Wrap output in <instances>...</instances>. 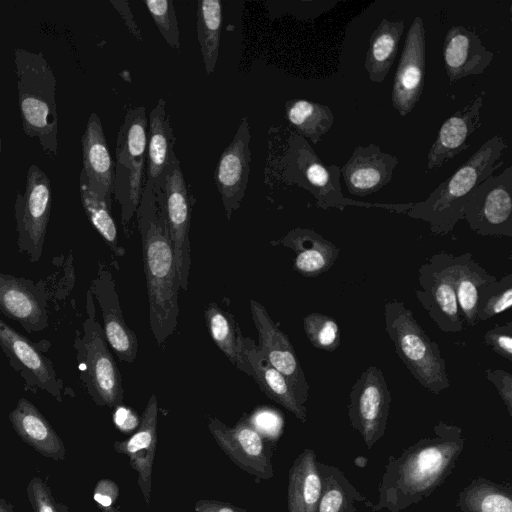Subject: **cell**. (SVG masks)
Masks as SVG:
<instances>
[{
  "mask_svg": "<svg viewBox=\"0 0 512 512\" xmlns=\"http://www.w3.org/2000/svg\"><path fill=\"white\" fill-rule=\"evenodd\" d=\"M433 436L390 455L377 488L378 500L364 505L372 512H401L428 498L453 472L464 450L461 427L440 420Z\"/></svg>",
  "mask_w": 512,
  "mask_h": 512,
  "instance_id": "6da1fadb",
  "label": "cell"
},
{
  "mask_svg": "<svg viewBox=\"0 0 512 512\" xmlns=\"http://www.w3.org/2000/svg\"><path fill=\"white\" fill-rule=\"evenodd\" d=\"M136 218L146 277L149 322L158 345L172 335L179 316L180 290L161 189L145 181Z\"/></svg>",
  "mask_w": 512,
  "mask_h": 512,
  "instance_id": "7a4b0ae2",
  "label": "cell"
},
{
  "mask_svg": "<svg viewBox=\"0 0 512 512\" xmlns=\"http://www.w3.org/2000/svg\"><path fill=\"white\" fill-rule=\"evenodd\" d=\"M507 147L500 135L488 139L425 200L413 203L407 215L428 222L433 234L451 232L463 220V208L475 188L503 165Z\"/></svg>",
  "mask_w": 512,
  "mask_h": 512,
  "instance_id": "3957f363",
  "label": "cell"
},
{
  "mask_svg": "<svg viewBox=\"0 0 512 512\" xmlns=\"http://www.w3.org/2000/svg\"><path fill=\"white\" fill-rule=\"evenodd\" d=\"M18 105L25 134L37 139L43 151L58 154L56 78L42 52L14 50Z\"/></svg>",
  "mask_w": 512,
  "mask_h": 512,
  "instance_id": "277c9868",
  "label": "cell"
},
{
  "mask_svg": "<svg viewBox=\"0 0 512 512\" xmlns=\"http://www.w3.org/2000/svg\"><path fill=\"white\" fill-rule=\"evenodd\" d=\"M384 323L395 352L423 388L438 395L451 387L439 345L427 335L402 301L385 302Z\"/></svg>",
  "mask_w": 512,
  "mask_h": 512,
  "instance_id": "5b68a950",
  "label": "cell"
},
{
  "mask_svg": "<svg viewBox=\"0 0 512 512\" xmlns=\"http://www.w3.org/2000/svg\"><path fill=\"white\" fill-rule=\"evenodd\" d=\"M283 162L284 181L310 192L316 200V205L324 210L337 208L342 211L347 206H358L404 213L413 204H373L346 198L341 190L340 168L337 165L324 164L307 140L297 133H291L288 138V148Z\"/></svg>",
  "mask_w": 512,
  "mask_h": 512,
  "instance_id": "8992f818",
  "label": "cell"
},
{
  "mask_svg": "<svg viewBox=\"0 0 512 512\" xmlns=\"http://www.w3.org/2000/svg\"><path fill=\"white\" fill-rule=\"evenodd\" d=\"M86 311L83 335L78 336L74 343L80 379L97 405L115 409L123 405L122 379L108 349L103 327L96 320L94 297L89 289L86 294Z\"/></svg>",
  "mask_w": 512,
  "mask_h": 512,
  "instance_id": "52a82bcc",
  "label": "cell"
},
{
  "mask_svg": "<svg viewBox=\"0 0 512 512\" xmlns=\"http://www.w3.org/2000/svg\"><path fill=\"white\" fill-rule=\"evenodd\" d=\"M148 120L144 106L129 109L116 138L115 199L121 207V223L128 226L136 214L143 191Z\"/></svg>",
  "mask_w": 512,
  "mask_h": 512,
  "instance_id": "ba28073f",
  "label": "cell"
},
{
  "mask_svg": "<svg viewBox=\"0 0 512 512\" xmlns=\"http://www.w3.org/2000/svg\"><path fill=\"white\" fill-rule=\"evenodd\" d=\"M458 256L442 251L418 269L421 286L415 295L437 327L445 333L464 329L456 297Z\"/></svg>",
  "mask_w": 512,
  "mask_h": 512,
  "instance_id": "9c48e42d",
  "label": "cell"
},
{
  "mask_svg": "<svg viewBox=\"0 0 512 512\" xmlns=\"http://www.w3.org/2000/svg\"><path fill=\"white\" fill-rule=\"evenodd\" d=\"M52 189L48 175L29 166L24 192H17L15 219L19 251L31 262L40 260L51 212Z\"/></svg>",
  "mask_w": 512,
  "mask_h": 512,
  "instance_id": "30bf717a",
  "label": "cell"
},
{
  "mask_svg": "<svg viewBox=\"0 0 512 512\" xmlns=\"http://www.w3.org/2000/svg\"><path fill=\"white\" fill-rule=\"evenodd\" d=\"M463 220L478 235L512 237V167L491 175L473 191Z\"/></svg>",
  "mask_w": 512,
  "mask_h": 512,
  "instance_id": "8fae6325",
  "label": "cell"
},
{
  "mask_svg": "<svg viewBox=\"0 0 512 512\" xmlns=\"http://www.w3.org/2000/svg\"><path fill=\"white\" fill-rule=\"evenodd\" d=\"M163 196L169 237L174 251L179 287L188 290L191 266L189 230L191 222L190 193L176 155L164 172L160 186Z\"/></svg>",
  "mask_w": 512,
  "mask_h": 512,
  "instance_id": "7c38bea8",
  "label": "cell"
},
{
  "mask_svg": "<svg viewBox=\"0 0 512 512\" xmlns=\"http://www.w3.org/2000/svg\"><path fill=\"white\" fill-rule=\"evenodd\" d=\"M392 397L381 369L370 365L353 384L348 403L351 427L371 449L385 434Z\"/></svg>",
  "mask_w": 512,
  "mask_h": 512,
  "instance_id": "4fadbf2b",
  "label": "cell"
},
{
  "mask_svg": "<svg viewBox=\"0 0 512 512\" xmlns=\"http://www.w3.org/2000/svg\"><path fill=\"white\" fill-rule=\"evenodd\" d=\"M208 428L218 446L234 464L257 481L273 477L272 447L246 416L233 427L211 417Z\"/></svg>",
  "mask_w": 512,
  "mask_h": 512,
  "instance_id": "5bb4252c",
  "label": "cell"
},
{
  "mask_svg": "<svg viewBox=\"0 0 512 512\" xmlns=\"http://www.w3.org/2000/svg\"><path fill=\"white\" fill-rule=\"evenodd\" d=\"M250 310L259 336L258 348L261 354L286 378L298 402L305 406L310 387L289 338L274 323L261 303L250 300Z\"/></svg>",
  "mask_w": 512,
  "mask_h": 512,
  "instance_id": "9a60e30c",
  "label": "cell"
},
{
  "mask_svg": "<svg viewBox=\"0 0 512 512\" xmlns=\"http://www.w3.org/2000/svg\"><path fill=\"white\" fill-rule=\"evenodd\" d=\"M0 347L10 365L26 381V386L44 390L62 401L64 383L50 359L42 354L40 343L31 342L0 319Z\"/></svg>",
  "mask_w": 512,
  "mask_h": 512,
  "instance_id": "2e32d148",
  "label": "cell"
},
{
  "mask_svg": "<svg viewBox=\"0 0 512 512\" xmlns=\"http://www.w3.org/2000/svg\"><path fill=\"white\" fill-rule=\"evenodd\" d=\"M426 67L424 21L416 16L409 26L392 85V106L400 116L408 115L421 97Z\"/></svg>",
  "mask_w": 512,
  "mask_h": 512,
  "instance_id": "e0dca14e",
  "label": "cell"
},
{
  "mask_svg": "<svg viewBox=\"0 0 512 512\" xmlns=\"http://www.w3.org/2000/svg\"><path fill=\"white\" fill-rule=\"evenodd\" d=\"M251 132L248 117H243L236 133L219 157L214 182L227 219H230L245 196L251 164Z\"/></svg>",
  "mask_w": 512,
  "mask_h": 512,
  "instance_id": "ac0fdd59",
  "label": "cell"
},
{
  "mask_svg": "<svg viewBox=\"0 0 512 512\" xmlns=\"http://www.w3.org/2000/svg\"><path fill=\"white\" fill-rule=\"evenodd\" d=\"M0 312L18 322L26 332L48 326V302L44 285L0 272Z\"/></svg>",
  "mask_w": 512,
  "mask_h": 512,
  "instance_id": "d6986e66",
  "label": "cell"
},
{
  "mask_svg": "<svg viewBox=\"0 0 512 512\" xmlns=\"http://www.w3.org/2000/svg\"><path fill=\"white\" fill-rule=\"evenodd\" d=\"M89 290L100 306L107 343L119 360L132 363L137 355L138 341L124 320L116 284L106 265L99 263L97 275Z\"/></svg>",
  "mask_w": 512,
  "mask_h": 512,
  "instance_id": "ffe728a7",
  "label": "cell"
},
{
  "mask_svg": "<svg viewBox=\"0 0 512 512\" xmlns=\"http://www.w3.org/2000/svg\"><path fill=\"white\" fill-rule=\"evenodd\" d=\"M82 163L79 180L111 205L115 164L106 141L102 122L92 112L81 137Z\"/></svg>",
  "mask_w": 512,
  "mask_h": 512,
  "instance_id": "44dd1931",
  "label": "cell"
},
{
  "mask_svg": "<svg viewBox=\"0 0 512 512\" xmlns=\"http://www.w3.org/2000/svg\"><path fill=\"white\" fill-rule=\"evenodd\" d=\"M398 163L395 155L383 152L376 144L359 145L340 168V174L350 194L364 197L386 186Z\"/></svg>",
  "mask_w": 512,
  "mask_h": 512,
  "instance_id": "7402d4cb",
  "label": "cell"
},
{
  "mask_svg": "<svg viewBox=\"0 0 512 512\" xmlns=\"http://www.w3.org/2000/svg\"><path fill=\"white\" fill-rule=\"evenodd\" d=\"M158 402L152 394L142 413L137 431L128 439L116 441L114 449L129 458L130 466L138 473V485L148 505L151 495L152 467L157 445Z\"/></svg>",
  "mask_w": 512,
  "mask_h": 512,
  "instance_id": "603a6c76",
  "label": "cell"
},
{
  "mask_svg": "<svg viewBox=\"0 0 512 512\" xmlns=\"http://www.w3.org/2000/svg\"><path fill=\"white\" fill-rule=\"evenodd\" d=\"M482 95L476 96L464 108L455 111L441 124L427 154V168L437 169L456 155L467 150V139L481 127Z\"/></svg>",
  "mask_w": 512,
  "mask_h": 512,
  "instance_id": "cb8c5ba5",
  "label": "cell"
},
{
  "mask_svg": "<svg viewBox=\"0 0 512 512\" xmlns=\"http://www.w3.org/2000/svg\"><path fill=\"white\" fill-rule=\"evenodd\" d=\"M442 55L450 84L470 75L483 74L494 54L477 34L462 25L452 26L446 33Z\"/></svg>",
  "mask_w": 512,
  "mask_h": 512,
  "instance_id": "d4e9b609",
  "label": "cell"
},
{
  "mask_svg": "<svg viewBox=\"0 0 512 512\" xmlns=\"http://www.w3.org/2000/svg\"><path fill=\"white\" fill-rule=\"evenodd\" d=\"M271 244L293 250V269L304 277H317L328 271L340 254L333 242L310 228H294Z\"/></svg>",
  "mask_w": 512,
  "mask_h": 512,
  "instance_id": "484cf974",
  "label": "cell"
},
{
  "mask_svg": "<svg viewBox=\"0 0 512 512\" xmlns=\"http://www.w3.org/2000/svg\"><path fill=\"white\" fill-rule=\"evenodd\" d=\"M9 420L19 437L37 452L55 460L65 458L61 438L33 403L25 398L19 399L9 414Z\"/></svg>",
  "mask_w": 512,
  "mask_h": 512,
  "instance_id": "4316f807",
  "label": "cell"
},
{
  "mask_svg": "<svg viewBox=\"0 0 512 512\" xmlns=\"http://www.w3.org/2000/svg\"><path fill=\"white\" fill-rule=\"evenodd\" d=\"M322 478L315 451L304 449L288 471V512H317Z\"/></svg>",
  "mask_w": 512,
  "mask_h": 512,
  "instance_id": "83f0119b",
  "label": "cell"
},
{
  "mask_svg": "<svg viewBox=\"0 0 512 512\" xmlns=\"http://www.w3.org/2000/svg\"><path fill=\"white\" fill-rule=\"evenodd\" d=\"M243 349L251 367V377L268 398L283 406L297 419L305 423L307 420L306 406H302L286 378L272 367L261 354L258 345L250 338L243 337Z\"/></svg>",
  "mask_w": 512,
  "mask_h": 512,
  "instance_id": "f1b7e54d",
  "label": "cell"
},
{
  "mask_svg": "<svg viewBox=\"0 0 512 512\" xmlns=\"http://www.w3.org/2000/svg\"><path fill=\"white\" fill-rule=\"evenodd\" d=\"M175 136L166 113V101L160 98L149 115L146 151V181L159 189L174 153Z\"/></svg>",
  "mask_w": 512,
  "mask_h": 512,
  "instance_id": "f546056e",
  "label": "cell"
},
{
  "mask_svg": "<svg viewBox=\"0 0 512 512\" xmlns=\"http://www.w3.org/2000/svg\"><path fill=\"white\" fill-rule=\"evenodd\" d=\"M497 279L496 276L489 274L485 268L474 260L471 252H465L458 256L455 289L464 324L475 326L479 323L477 307L480 292L483 287Z\"/></svg>",
  "mask_w": 512,
  "mask_h": 512,
  "instance_id": "4dcf8cb0",
  "label": "cell"
},
{
  "mask_svg": "<svg viewBox=\"0 0 512 512\" xmlns=\"http://www.w3.org/2000/svg\"><path fill=\"white\" fill-rule=\"evenodd\" d=\"M404 31L403 21L383 18L369 38L364 66L369 80L381 83L389 73L397 56Z\"/></svg>",
  "mask_w": 512,
  "mask_h": 512,
  "instance_id": "1f68e13d",
  "label": "cell"
},
{
  "mask_svg": "<svg viewBox=\"0 0 512 512\" xmlns=\"http://www.w3.org/2000/svg\"><path fill=\"white\" fill-rule=\"evenodd\" d=\"M204 318L209 334L217 347L234 366L251 376L252 370L242 345L244 336L235 317L222 310L216 303H210L205 309Z\"/></svg>",
  "mask_w": 512,
  "mask_h": 512,
  "instance_id": "d6a6232c",
  "label": "cell"
},
{
  "mask_svg": "<svg viewBox=\"0 0 512 512\" xmlns=\"http://www.w3.org/2000/svg\"><path fill=\"white\" fill-rule=\"evenodd\" d=\"M456 507L460 512H512V484L474 478L459 492Z\"/></svg>",
  "mask_w": 512,
  "mask_h": 512,
  "instance_id": "836d02e7",
  "label": "cell"
},
{
  "mask_svg": "<svg viewBox=\"0 0 512 512\" xmlns=\"http://www.w3.org/2000/svg\"><path fill=\"white\" fill-rule=\"evenodd\" d=\"M322 493L317 512H356V503L367 501L336 466L318 462Z\"/></svg>",
  "mask_w": 512,
  "mask_h": 512,
  "instance_id": "e575fe53",
  "label": "cell"
},
{
  "mask_svg": "<svg viewBox=\"0 0 512 512\" xmlns=\"http://www.w3.org/2000/svg\"><path fill=\"white\" fill-rule=\"evenodd\" d=\"M285 114L296 133L313 144H317L334 123V115L328 105L306 99L286 101Z\"/></svg>",
  "mask_w": 512,
  "mask_h": 512,
  "instance_id": "d590c367",
  "label": "cell"
},
{
  "mask_svg": "<svg viewBox=\"0 0 512 512\" xmlns=\"http://www.w3.org/2000/svg\"><path fill=\"white\" fill-rule=\"evenodd\" d=\"M221 26L222 2L219 0H200L197 8L196 30L207 74H212L217 64Z\"/></svg>",
  "mask_w": 512,
  "mask_h": 512,
  "instance_id": "8d00e7d4",
  "label": "cell"
},
{
  "mask_svg": "<svg viewBox=\"0 0 512 512\" xmlns=\"http://www.w3.org/2000/svg\"><path fill=\"white\" fill-rule=\"evenodd\" d=\"M79 183L81 203L91 224L114 255L123 256L125 250L118 242L117 227L111 215V205L93 193L83 181L79 180Z\"/></svg>",
  "mask_w": 512,
  "mask_h": 512,
  "instance_id": "74e56055",
  "label": "cell"
},
{
  "mask_svg": "<svg viewBox=\"0 0 512 512\" xmlns=\"http://www.w3.org/2000/svg\"><path fill=\"white\" fill-rule=\"evenodd\" d=\"M512 306V274L503 275L500 279L486 285L480 292L477 319L486 321Z\"/></svg>",
  "mask_w": 512,
  "mask_h": 512,
  "instance_id": "f35d334b",
  "label": "cell"
},
{
  "mask_svg": "<svg viewBox=\"0 0 512 512\" xmlns=\"http://www.w3.org/2000/svg\"><path fill=\"white\" fill-rule=\"evenodd\" d=\"M303 327L310 343L317 349L333 352L341 342L337 321L329 315L313 312L303 318Z\"/></svg>",
  "mask_w": 512,
  "mask_h": 512,
  "instance_id": "ab89813d",
  "label": "cell"
},
{
  "mask_svg": "<svg viewBox=\"0 0 512 512\" xmlns=\"http://www.w3.org/2000/svg\"><path fill=\"white\" fill-rule=\"evenodd\" d=\"M144 4L167 44L179 49L180 31L173 1L145 0Z\"/></svg>",
  "mask_w": 512,
  "mask_h": 512,
  "instance_id": "60d3db41",
  "label": "cell"
},
{
  "mask_svg": "<svg viewBox=\"0 0 512 512\" xmlns=\"http://www.w3.org/2000/svg\"><path fill=\"white\" fill-rule=\"evenodd\" d=\"M484 342L495 353L512 361V322L496 325L484 335Z\"/></svg>",
  "mask_w": 512,
  "mask_h": 512,
  "instance_id": "b9f144b4",
  "label": "cell"
},
{
  "mask_svg": "<svg viewBox=\"0 0 512 512\" xmlns=\"http://www.w3.org/2000/svg\"><path fill=\"white\" fill-rule=\"evenodd\" d=\"M27 493L35 512H60L49 487L40 478L31 479Z\"/></svg>",
  "mask_w": 512,
  "mask_h": 512,
  "instance_id": "7bdbcfd3",
  "label": "cell"
},
{
  "mask_svg": "<svg viewBox=\"0 0 512 512\" xmlns=\"http://www.w3.org/2000/svg\"><path fill=\"white\" fill-rule=\"evenodd\" d=\"M489 382L497 389L503 400L509 416H512V375L501 369L492 370L490 368L484 371Z\"/></svg>",
  "mask_w": 512,
  "mask_h": 512,
  "instance_id": "ee69618b",
  "label": "cell"
},
{
  "mask_svg": "<svg viewBox=\"0 0 512 512\" xmlns=\"http://www.w3.org/2000/svg\"><path fill=\"white\" fill-rule=\"evenodd\" d=\"M118 496L119 487L114 481L110 479H101L97 482L93 498L102 510L113 507Z\"/></svg>",
  "mask_w": 512,
  "mask_h": 512,
  "instance_id": "f6af8a7d",
  "label": "cell"
},
{
  "mask_svg": "<svg viewBox=\"0 0 512 512\" xmlns=\"http://www.w3.org/2000/svg\"><path fill=\"white\" fill-rule=\"evenodd\" d=\"M110 3L113 5V7L119 13L121 18L124 20L127 29L134 36V38L137 41H143L141 31L134 19L129 2L125 1V0L124 1L110 0Z\"/></svg>",
  "mask_w": 512,
  "mask_h": 512,
  "instance_id": "bcb514c9",
  "label": "cell"
},
{
  "mask_svg": "<svg viewBox=\"0 0 512 512\" xmlns=\"http://www.w3.org/2000/svg\"><path fill=\"white\" fill-rule=\"evenodd\" d=\"M113 419L115 426L125 433L133 430L140 423L136 414L123 405L115 408Z\"/></svg>",
  "mask_w": 512,
  "mask_h": 512,
  "instance_id": "7dc6e473",
  "label": "cell"
},
{
  "mask_svg": "<svg viewBox=\"0 0 512 512\" xmlns=\"http://www.w3.org/2000/svg\"><path fill=\"white\" fill-rule=\"evenodd\" d=\"M195 512H247L246 509L229 502L217 500H199L194 505Z\"/></svg>",
  "mask_w": 512,
  "mask_h": 512,
  "instance_id": "c3c4849f",
  "label": "cell"
},
{
  "mask_svg": "<svg viewBox=\"0 0 512 512\" xmlns=\"http://www.w3.org/2000/svg\"><path fill=\"white\" fill-rule=\"evenodd\" d=\"M102 512H120V511L114 507H111V508L102 510Z\"/></svg>",
  "mask_w": 512,
  "mask_h": 512,
  "instance_id": "681fc988",
  "label": "cell"
},
{
  "mask_svg": "<svg viewBox=\"0 0 512 512\" xmlns=\"http://www.w3.org/2000/svg\"><path fill=\"white\" fill-rule=\"evenodd\" d=\"M0 512H8L4 505H0Z\"/></svg>",
  "mask_w": 512,
  "mask_h": 512,
  "instance_id": "f907efd6",
  "label": "cell"
},
{
  "mask_svg": "<svg viewBox=\"0 0 512 512\" xmlns=\"http://www.w3.org/2000/svg\"><path fill=\"white\" fill-rule=\"evenodd\" d=\"M0 152H1V140H0Z\"/></svg>",
  "mask_w": 512,
  "mask_h": 512,
  "instance_id": "816d5d0a",
  "label": "cell"
}]
</instances>
